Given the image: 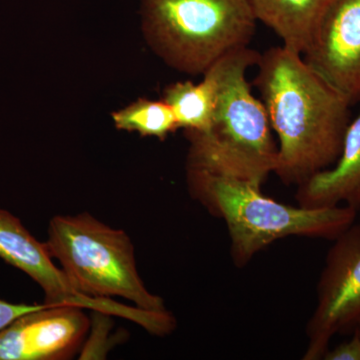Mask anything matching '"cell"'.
Returning <instances> with one entry per match:
<instances>
[{
  "label": "cell",
  "instance_id": "6da1fadb",
  "mask_svg": "<svg viewBox=\"0 0 360 360\" xmlns=\"http://www.w3.org/2000/svg\"><path fill=\"white\" fill-rule=\"evenodd\" d=\"M257 66L253 82L278 139L274 174L300 186L340 158L352 103L283 45L260 53Z\"/></svg>",
  "mask_w": 360,
  "mask_h": 360
},
{
  "label": "cell",
  "instance_id": "8fae6325",
  "mask_svg": "<svg viewBox=\"0 0 360 360\" xmlns=\"http://www.w3.org/2000/svg\"><path fill=\"white\" fill-rule=\"evenodd\" d=\"M257 21L302 56L331 0H248Z\"/></svg>",
  "mask_w": 360,
  "mask_h": 360
},
{
  "label": "cell",
  "instance_id": "2e32d148",
  "mask_svg": "<svg viewBox=\"0 0 360 360\" xmlns=\"http://www.w3.org/2000/svg\"><path fill=\"white\" fill-rule=\"evenodd\" d=\"M355 331H356V333L360 335V324L359 326H357V328L355 329Z\"/></svg>",
  "mask_w": 360,
  "mask_h": 360
},
{
  "label": "cell",
  "instance_id": "30bf717a",
  "mask_svg": "<svg viewBox=\"0 0 360 360\" xmlns=\"http://www.w3.org/2000/svg\"><path fill=\"white\" fill-rule=\"evenodd\" d=\"M295 200L304 207H360V111L348 125L340 158L297 186Z\"/></svg>",
  "mask_w": 360,
  "mask_h": 360
},
{
  "label": "cell",
  "instance_id": "ba28073f",
  "mask_svg": "<svg viewBox=\"0 0 360 360\" xmlns=\"http://www.w3.org/2000/svg\"><path fill=\"white\" fill-rule=\"evenodd\" d=\"M302 58L328 84L360 98V0H331Z\"/></svg>",
  "mask_w": 360,
  "mask_h": 360
},
{
  "label": "cell",
  "instance_id": "7a4b0ae2",
  "mask_svg": "<svg viewBox=\"0 0 360 360\" xmlns=\"http://www.w3.org/2000/svg\"><path fill=\"white\" fill-rule=\"evenodd\" d=\"M259 58V52L243 47L225 54L205 71L214 82V116L207 131H186L187 170L260 186L276 170L278 146L269 115L246 79L248 70L257 66Z\"/></svg>",
  "mask_w": 360,
  "mask_h": 360
},
{
  "label": "cell",
  "instance_id": "4fadbf2b",
  "mask_svg": "<svg viewBox=\"0 0 360 360\" xmlns=\"http://www.w3.org/2000/svg\"><path fill=\"white\" fill-rule=\"evenodd\" d=\"M112 117L118 129L139 132L143 136L165 139L179 129L174 111L163 99H139L113 113Z\"/></svg>",
  "mask_w": 360,
  "mask_h": 360
},
{
  "label": "cell",
  "instance_id": "9a60e30c",
  "mask_svg": "<svg viewBox=\"0 0 360 360\" xmlns=\"http://www.w3.org/2000/svg\"><path fill=\"white\" fill-rule=\"evenodd\" d=\"M326 360H360V335L355 331L352 340L341 342L328 349L323 356Z\"/></svg>",
  "mask_w": 360,
  "mask_h": 360
},
{
  "label": "cell",
  "instance_id": "277c9868",
  "mask_svg": "<svg viewBox=\"0 0 360 360\" xmlns=\"http://www.w3.org/2000/svg\"><path fill=\"white\" fill-rule=\"evenodd\" d=\"M47 246L72 285L96 298L120 297L148 311H165V300L142 281L129 234L89 212L56 215L47 229Z\"/></svg>",
  "mask_w": 360,
  "mask_h": 360
},
{
  "label": "cell",
  "instance_id": "9c48e42d",
  "mask_svg": "<svg viewBox=\"0 0 360 360\" xmlns=\"http://www.w3.org/2000/svg\"><path fill=\"white\" fill-rule=\"evenodd\" d=\"M84 309L47 304L0 330V360H63L77 354L89 331Z\"/></svg>",
  "mask_w": 360,
  "mask_h": 360
},
{
  "label": "cell",
  "instance_id": "52a82bcc",
  "mask_svg": "<svg viewBox=\"0 0 360 360\" xmlns=\"http://www.w3.org/2000/svg\"><path fill=\"white\" fill-rule=\"evenodd\" d=\"M0 258L21 270L35 281L51 305H70L97 314L120 316L151 330L158 323L155 312L106 298L82 295L72 285L65 271L53 264L45 243L27 231L20 219L0 208Z\"/></svg>",
  "mask_w": 360,
  "mask_h": 360
},
{
  "label": "cell",
  "instance_id": "3957f363",
  "mask_svg": "<svg viewBox=\"0 0 360 360\" xmlns=\"http://www.w3.org/2000/svg\"><path fill=\"white\" fill-rule=\"evenodd\" d=\"M187 182L191 195L226 224L238 269L279 239L335 240L356 219L357 210L347 205L309 208L278 202L262 193L260 184L236 177L187 170Z\"/></svg>",
  "mask_w": 360,
  "mask_h": 360
},
{
  "label": "cell",
  "instance_id": "5bb4252c",
  "mask_svg": "<svg viewBox=\"0 0 360 360\" xmlns=\"http://www.w3.org/2000/svg\"><path fill=\"white\" fill-rule=\"evenodd\" d=\"M49 303L44 302L39 304H25V303H11L0 300V330L6 328L9 323L15 321L21 315L42 309Z\"/></svg>",
  "mask_w": 360,
  "mask_h": 360
},
{
  "label": "cell",
  "instance_id": "5b68a950",
  "mask_svg": "<svg viewBox=\"0 0 360 360\" xmlns=\"http://www.w3.org/2000/svg\"><path fill=\"white\" fill-rule=\"evenodd\" d=\"M151 44L180 71L205 75L225 54L250 46L257 20L248 0H144Z\"/></svg>",
  "mask_w": 360,
  "mask_h": 360
},
{
  "label": "cell",
  "instance_id": "8992f818",
  "mask_svg": "<svg viewBox=\"0 0 360 360\" xmlns=\"http://www.w3.org/2000/svg\"><path fill=\"white\" fill-rule=\"evenodd\" d=\"M360 324V224L352 225L328 250L317 284V303L307 326L302 359H323L333 336Z\"/></svg>",
  "mask_w": 360,
  "mask_h": 360
},
{
  "label": "cell",
  "instance_id": "7c38bea8",
  "mask_svg": "<svg viewBox=\"0 0 360 360\" xmlns=\"http://www.w3.org/2000/svg\"><path fill=\"white\" fill-rule=\"evenodd\" d=\"M163 101L172 108L179 129L186 131L205 132L212 127L217 92L210 73L203 75L200 84L179 82L165 90Z\"/></svg>",
  "mask_w": 360,
  "mask_h": 360
}]
</instances>
